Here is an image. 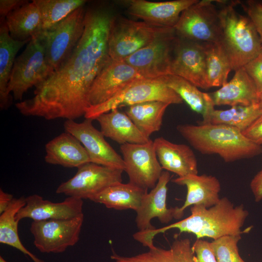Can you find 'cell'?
I'll list each match as a JSON object with an SVG mask.
<instances>
[{
	"label": "cell",
	"instance_id": "cell-26",
	"mask_svg": "<svg viewBox=\"0 0 262 262\" xmlns=\"http://www.w3.org/2000/svg\"><path fill=\"white\" fill-rule=\"evenodd\" d=\"M111 258L115 262H196L189 238H176L168 249L155 246L147 252L130 257L113 253Z\"/></svg>",
	"mask_w": 262,
	"mask_h": 262
},
{
	"label": "cell",
	"instance_id": "cell-15",
	"mask_svg": "<svg viewBox=\"0 0 262 262\" xmlns=\"http://www.w3.org/2000/svg\"><path fill=\"white\" fill-rule=\"evenodd\" d=\"M142 78L144 77L124 60L112 59L92 83L88 96L89 106L106 101L131 82Z\"/></svg>",
	"mask_w": 262,
	"mask_h": 262
},
{
	"label": "cell",
	"instance_id": "cell-4",
	"mask_svg": "<svg viewBox=\"0 0 262 262\" xmlns=\"http://www.w3.org/2000/svg\"><path fill=\"white\" fill-rule=\"evenodd\" d=\"M219 5L221 32L219 44L234 71L254 59L262 48L256 28L247 16L236 11L238 0H216Z\"/></svg>",
	"mask_w": 262,
	"mask_h": 262
},
{
	"label": "cell",
	"instance_id": "cell-29",
	"mask_svg": "<svg viewBox=\"0 0 262 262\" xmlns=\"http://www.w3.org/2000/svg\"><path fill=\"white\" fill-rule=\"evenodd\" d=\"M147 192V191L129 182H120L108 187L90 200L102 204L108 208L117 210L131 209L136 212Z\"/></svg>",
	"mask_w": 262,
	"mask_h": 262
},
{
	"label": "cell",
	"instance_id": "cell-14",
	"mask_svg": "<svg viewBox=\"0 0 262 262\" xmlns=\"http://www.w3.org/2000/svg\"><path fill=\"white\" fill-rule=\"evenodd\" d=\"M92 121L85 118L78 123L66 120L64 128L65 131L75 137L83 146L91 163L124 171L122 157L106 141L101 131L94 126Z\"/></svg>",
	"mask_w": 262,
	"mask_h": 262
},
{
	"label": "cell",
	"instance_id": "cell-8",
	"mask_svg": "<svg viewBox=\"0 0 262 262\" xmlns=\"http://www.w3.org/2000/svg\"><path fill=\"white\" fill-rule=\"evenodd\" d=\"M213 2L212 0H198L185 9L174 27L177 35L202 44H218L221 23L218 8Z\"/></svg>",
	"mask_w": 262,
	"mask_h": 262
},
{
	"label": "cell",
	"instance_id": "cell-30",
	"mask_svg": "<svg viewBox=\"0 0 262 262\" xmlns=\"http://www.w3.org/2000/svg\"><path fill=\"white\" fill-rule=\"evenodd\" d=\"M169 104L160 101L142 102L127 107L125 113L146 137L159 131Z\"/></svg>",
	"mask_w": 262,
	"mask_h": 262
},
{
	"label": "cell",
	"instance_id": "cell-40",
	"mask_svg": "<svg viewBox=\"0 0 262 262\" xmlns=\"http://www.w3.org/2000/svg\"><path fill=\"white\" fill-rule=\"evenodd\" d=\"M28 1L26 0H0V18L5 19L8 14Z\"/></svg>",
	"mask_w": 262,
	"mask_h": 262
},
{
	"label": "cell",
	"instance_id": "cell-9",
	"mask_svg": "<svg viewBox=\"0 0 262 262\" xmlns=\"http://www.w3.org/2000/svg\"><path fill=\"white\" fill-rule=\"evenodd\" d=\"M170 28L154 27L115 16L108 39L109 55L113 60H124Z\"/></svg>",
	"mask_w": 262,
	"mask_h": 262
},
{
	"label": "cell",
	"instance_id": "cell-17",
	"mask_svg": "<svg viewBox=\"0 0 262 262\" xmlns=\"http://www.w3.org/2000/svg\"><path fill=\"white\" fill-rule=\"evenodd\" d=\"M198 0L150 1L131 0L128 12L147 24L157 28H174L182 12Z\"/></svg>",
	"mask_w": 262,
	"mask_h": 262
},
{
	"label": "cell",
	"instance_id": "cell-6",
	"mask_svg": "<svg viewBox=\"0 0 262 262\" xmlns=\"http://www.w3.org/2000/svg\"><path fill=\"white\" fill-rule=\"evenodd\" d=\"M86 5L75 10L51 29L35 34L42 44L53 72L66 61L82 37Z\"/></svg>",
	"mask_w": 262,
	"mask_h": 262
},
{
	"label": "cell",
	"instance_id": "cell-37",
	"mask_svg": "<svg viewBox=\"0 0 262 262\" xmlns=\"http://www.w3.org/2000/svg\"><path fill=\"white\" fill-rule=\"evenodd\" d=\"M243 67L253 81L258 94L262 93V48L258 54Z\"/></svg>",
	"mask_w": 262,
	"mask_h": 262
},
{
	"label": "cell",
	"instance_id": "cell-32",
	"mask_svg": "<svg viewBox=\"0 0 262 262\" xmlns=\"http://www.w3.org/2000/svg\"><path fill=\"white\" fill-rule=\"evenodd\" d=\"M206 81L209 88L221 87L228 82V75L232 69L231 62L219 44H205Z\"/></svg>",
	"mask_w": 262,
	"mask_h": 262
},
{
	"label": "cell",
	"instance_id": "cell-36",
	"mask_svg": "<svg viewBox=\"0 0 262 262\" xmlns=\"http://www.w3.org/2000/svg\"><path fill=\"white\" fill-rule=\"evenodd\" d=\"M247 16L253 22L262 44V1L258 0H238Z\"/></svg>",
	"mask_w": 262,
	"mask_h": 262
},
{
	"label": "cell",
	"instance_id": "cell-2",
	"mask_svg": "<svg viewBox=\"0 0 262 262\" xmlns=\"http://www.w3.org/2000/svg\"><path fill=\"white\" fill-rule=\"evenodd\" d=\"M191 215L180 221L164 227L145 231H138L133 238L148 248L155 246V235L171 229H178L180 233H193L197 239L208 237L216 240L227 235H241L248 232L250 228L242 230L249 215L243 205L234 206L227 197L220 198L213 206L207 208L195 205L190 209Z\"/></svg>",
	"mask_w": 262,
	"mask_h": 262
},
{
	"label": "cell",
	"instance_id": "cell-34",
	"mask_svg": "<svg viewBox=\"0 0 262 262\" xmlns=\"http://www.w3.org/2000/svg\"><path fill=\"white\" fill-rule=\"evenodd\" d=\"M41 15L40 31L51 29L77 9L88 2L85 0H33Z\"/></svg>",
	"mask_w": 262,
	"mask_h": 262
},
{
	"label": "cell",
	"instance_id": "cell-39",
	"mask_svg": "<svg viewBox=\"0 0 262 262\" xmlns=\"http://www.w3.org/2000/svg\"><path fill=\"white\" fill-rule=\"evenodd\" d=\"M243 134L255 144L262 145V115L242 131Z\"/></svg>",
	"mask_w": 262,
	"mask_h": 262
},
{
	"label": "cell",
	"instance_id": "cell-21",
	"mask_svg": "<svg viewBox=\"0 0 262 262\" xmlns=\"http://www.w3.org/2000/svg\"><path fill=\"white\" fill-rule=\"evenodd\" d=\"M153 144L163 169L174 173L178 177L198 174L197 160L189 146L173 143L163 137L156 138Z\"/></svg>",
	"mask_w": 262,
	"mask_h": 262
},
{
	"label": "cell",
	"instance_id": "cell-5",
	"mask_svg": "<svg viewBox=\"0 0 262 262\" xmlns=\"http://www.w3.org/2000/svg\"><path fill=\"white\" fill-rule=\"evenodd\" d=\"M150 101H160L169 105L180 104L183 101L160 78H144L131 82L106 101L90 106L86 109L84 116L86 119L93 120L113 109Z\"/></svg>",
	"mask_w": 262,
	"mask_h": 262
},
{
	"label": "cell",
	"instance_id": "cell-13",
	"mask_svg": "<svg viewBox=\"0 0 262 262\" xmlns=\"http://www.w3.org/2000/svg\"><path fill=\"white\" fill-rule=\"evenodd\" d=\"M120 149L129 182L146 191L153 188L163 171L153 141L140 144H125L120 145Z\"/></svg>",
	"mask_w": 262,
	"mask_h": 262
},
{
	"label": "cell",
	"instance_id": "cell-10",
	"mask_svg": "<svg viewBox=\"0 0 262 262\" xmlns=\"http://www.w3.org/2000/svg\"><path fill=\"white\" fill-rule=\"evenodd\" d=\"M178 41L174 28H170L124 61L145 78L169 75Z\"/></svg>",
	"mask_w": 262,
	"mask_h": 262
},
{
	"label": "cell",
	"instance_id": "cell-42",
	"mask_svg": "<svg viewBox=\"0 0 262 262\" xmlns=\"http://www.w3.org/2000/svg\"><path fill=\"white\" fill-rule=\"evenodd\" d=\"M13 196L0 189V214L3 213L10 206L14 199Z\"/></svg>",
	"mask_w": 262,
	"mask_h": 262
},
{
	"label": "cell",
	"instance_id": "cell-38",
	"mask_svg": "<svg viewBox=\"0 0 262 262\" xmlns=\"http://www.w3.org/2000/svg\"><path fill=\"white\" fill-rule=\"evenodd\" d=\"M196 262H217L211 242L197 239L192 245Z\"/></svg>",
	"mask_w": 262,
	"mask_h": 262
},
{
	"label": "cell",
	"instance_id": "cell-43",
	"mask_svg": "<svg viewBox=\"0 0 262 262\" xmlns=\"http://www.w3.org/2000/svg\"><path fill=\"white\" fill-rule=\"evenodd\" d=\"M258 104L262 110V93L258 94Z\"/></svg>",
	"mask_w": 262,
	"mask_h": 262
},
{
	"label": "cell",
	"instance_id": "cell-23",
	"mask_svg": "<svg viewBox=\"0 0 262 262\" xmlns=\"http://www.w3.org/2000/svg\"><path fill=\"white\" fill-rule=\"evenodd\" d=\"M46 163L73 168L91 162L82 143L73 135L65 131L49 141L45 145Z\"/></svg>",
	"mask_w": 262,
	"mask_h": 262
},
{
	"label": "cell",
	"instance_id": "cell-22",
	"mask_svg": "<svg viewBox=\"0 0 262 262\" xmlns=\"http://www.w3.org/2000/svg\"><path fill=\"white\" fill-rule=\"evenodd\" d=\"M214 106H249L258 103L256 85L244 67L235 71L233 78L218 90L209 93Z\"/></svg>",
	"mask_w": 262,
	"mask_h": 262
},
{
	"label": "cell",
	"instance_id": "cell-28",
	"mask_svg": "<svg viewBox=\"0 0 262 262\" xmlns=\"http://www.w3.org/2000/svg\"><path fill=\"white\" fill-rule=\"evenodd\" d=\"M5 19L10 35L16 40L31 39L41 30L40 13L33 1H28L10 12Z\"/></svg>",
	"mask_w": 262,
	"mask_h": 262
},
{
	"label": "cell",
	"instance_id": "cell-35",
	"mask_svg": "<svg viewBox=\"0 0 262 262\" xmlns=\"http://www.w3.org/2000/svg\"><path fill=\"white\" fill-rule=\"evenodd\" d=\"M241 235H227L211 242L217 262H246L239 253Z\"/></svg>",
	"mask_w": 262,
	"mask_h": 262
},
{
	"label": "cell",
	"instance_id": "cell-31",
	"mask_svg": "<svg viewBox=\"0 0 262 262\" xmlns=\"http://www.w3.org/2000/svg\"><path fill=\"white\" fill-rule=\"evenodd\" d=\"M25 197L14 198L9 207L0 215V243L12 246L29 256L34 262H44L32 253L22 244L18 233L16 216L25 205Z\"/></svg>",
	"mask_w": 262,
	"mask_h": 262
},
{
	"label": "cell",
	"instance_id": "cell-3",
	"mask_svg": "<svg viewBox=\"0 0 262 262\" xmlns=\"http://www.w3.org/2000/svg\"><path fill=\"white\" fill-rule=\"evenodd\" d=\"M179 133L203 154H217L226 163L252 158L262 153V146L254 143L239 129L223 124L177 126Z\"/></svg>",
	"mask_w": 262,
	"mask_h": 262
},
{
	"label": "cell",
	"instance_id": "cell-33",
	"mask_svg": "<svg viewBox=\"0 0 262 262\" xmlns=\"http://www.w3.org/2000/svg\"><path fill=\"white\" fill-rule=\"evenodd\" d=\"M262 115V110L258 103L249 106H234L227 110L214 109L206 124L226 125L242 132Z\"/></svg>",
	"mask_w": 262,
	"mask_h": 262
},
{
	"label": "cell",
	"instance_id": "cell-41",
	"mask_svg": "<svg viewBox=\"0 0 262 262\" xmlns=\"http://www.w3.org/2000/svg\"><path fill=\"white\" fill-rule=\"evenodd\" d=\"M250 187L257 202L262 199V169L252 179Z\"/></svg>",
	"mask_w": 262,
	"mask_h": 262
},
{
	"label": "cell",
	"instance_id": "cell-16",
	"mask_svg": "<svg viewBox=\"0 0 262 262\" xmlns=\"http://www.w3.org/2000/svg\"><path fill=\"white\" fill-rule=\"evenodd\" d=\"M170 74L180 76L203 89H208L206 81L205 44L179 37Z\"/></svg>",
	"mask_w": 262,
	"mask_h": 262
},
{
	"label": "cell",
	"instance_id": "cell-7",
	"mask_svg": "<svg viewBox=\"0 0 262 262\" xmlns=\"http://www.w3.org/2000/svg\"><path fill=\"white\" fill-rule=\"evenodd\" d=\"M52 72L42 44L34 35L15 60L8 83V92L12 93L15 100L21 101L29 89L45 81Z\"/></svg>",
	"mask_w": 262,
	"mask_h": 262
},
{
	"label": "cell",
	"instance_id": "cell-20",
	"mask_svg": "<svg viewBox=\"0 0 262 262\" xmlns=\"http://www.w3.org/2000/svg\"><path fill=\"white\" fill-rule=\"evenodd\" d=\"M172 181L187 188V195L184 204L180 207H175V219L182 218L185 210L190 206L201 205L209 208L217 204L220 199L219 193L221 190V184L214 176L192 174L178 177Z\"/></svg>",
	"mask_w": 262,
	"mask_h": 262
},
{
	"label": "cell",
	"instance_id": "cell-18",
	"mask_svg": "<svg viewBox=\"0 0 262 262\" xmlns=\"http://www.w3.org/2000/svg\"><path fill=\"white\" fill-rule=\"evenodd\" d=\"M171 178L169 172L163 171L156 186L143 196L136 211L135 222L139 231L155 229L151 223L154 218H157L164 224L175 218V207L167 208L166 204L167 184Z\"/></svg>",
	"mask_w": 262,
	"mask_h": 262
},
{
	"label": "cell",
	"instance_id": "cell-24",
	"mask_svg": "<svg viewBox=\"0 0 262 262\" xmlns=\"http://www.w3.org/2000/svg\"><path fill=\"white\" fill-rule=\"evenodd\" d=\"M103 135L121 145L145 144L150 139L136 127L130 117L115 109L96 118Z\"/></svg>",
	"mask_w": 262,
	"mask_h": 262
},
{
	"label": "cell",
	"instance_id": "cell-1",
	"mask_svg": "<svg viewBox=\"0 0 262 262\" xmlns=\"http://www.w3.org/2000/svg\"><path fill=\"white\" fill-rule=\"evenodd\" d=\"M115 16L104 2L86 5L85 28L79 43L66 61L35 87L33 98L16 103L22 115L49 120H75L84 115L92 83L112 60L108 39Z\"/></svg>",
	"mask_w": 262,
	"mask_h": 262
},
{
	"label": "cell",
	"instance_id": "cell-12",
	"mask_svg": "<svg viewBox=\"0 0 262 262\" xmlns=\"http://www.w3.org/2000/svg\"><path fill=\"white\" fill-rule=\"evenodd\" d=\"M77 168L73 177L59 185L57 194L90 199L108 187L122 181V169L91 162Z\"/></svg>",
	"mask_w": 262,
	"mask_h": 262
},
{
	"label": "cell",
	"instance_id": "cell-11",
	"mask_svg": "<svg viewBox=\"0 0 262 262\" xmlns=\"http://www.w3.org/2000/svg\"><path fill=\"white\" fill-rule=\"evenodd\" d=\"M84 215L65 219L33 221L30 227L35 246L42 253H62L78 242Z\"/></svg>",
	"mask_w": 262,
	"mask_h": 262
},
{
	"label": "cell",
	"instance_id": "cell-27",
	"mask_svg": "<svg viewBox=\"0 0 262 262\" xmlns=\"http://www.w3.org/2000/svg\"><path fill=\"white\" fill-rule=\"evenodd\" d=\"M169 88L175 91L194 112L202 115L200 124H206L214 105L209 93L202 92L187 80L174 75L160 77Z\"/></svg>",
	"mask_w": 262,
	"mask_h": 262
},
{
	"label": "cell",
	"instance_id": "cell-44",
	"mask_svg": "<svg viewBox=\"0 0 262 262\" xmlns=\"http://www.w3.org/2000/svg\"><path fill=\"white\" fill-rule=\"evenodd\" d=\"M0 262H7L6 260H5L2 256H0Z\"/></svg>",
	"mask_w": 262,
	"mask_h": 262
},
{
	"label": "cell",
	"instance_id": "cell-19",
	"mask_svg": "<svg viewBox=\"0 0 262 262\" xmlns=\"http://www.w3.org/2000/svg\"><path fill=\"white\" fill-rule=\"evenodd\" d=\"M25 202L16 214L18 222L25 218L33 221L68 219L83 213V200L73 196H68L60 202H53L33 194L25 197Z\"/></svg>",
	"mask_w": 262,
	"mask_h": 262
},
{
	"label": "cell",
	"instance_id": "cell-25",
	"mask_svg": "<svg viewBox=\"0 0 262 262\" xmlns=\"http://www.w3.org/2000/svg\"><path fill=\"white\" fill-rule=\"evenodd\" d=\"M31 39L23 41L13 39L9 33L5 19L0 18V108L7 110L13 98L8 90V83L16 55Z\"/></svg>",
	"mask_w": 262,
	"mask_h": 262
}]
</instances>
